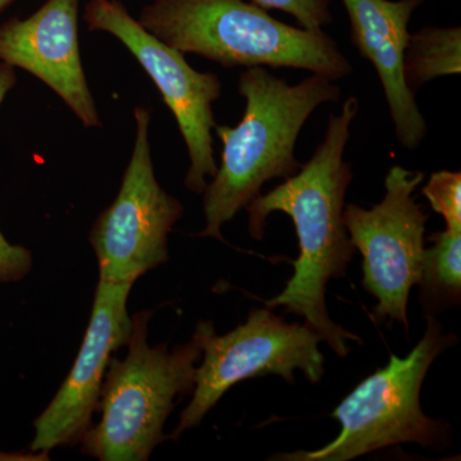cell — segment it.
Returning <instances> with one entry per match:
<instances>
[{
  "label": "cell",
  "mask_w": 461,
  "mask_h": 461,
  "mask_svg": "<svg viewBox=\"0 0 461 461\" xmlns=\"http://www.w3.org/2000/svg\"><path fill=\"white\" fill-rule=\"evenodd\" d=\"M195 333L203 362L173 438L199 426L224 393L244 379L276 375L294 384L300 371L312 384H320L324 375L320 333L306 323H287L267 306L253 309L245 323L226 335H215L212 321H199Z\"/></svg>",
  "instance_id": "cell-6"
},
{
  "label": "cell",
  "mask_w": 461,
  "mask_h": 461,
  "mask_svg": "<svg viewBox=\"0 0 461 461\" xmlns=\"http://www.w3.org/2000/svg\"><path fill=\"white\" fill-rule=\"evenodd\" d=\"M14 0H0V11H3L7 5H11Z\"/></svg>",
  "instance_id": "cell-18"
},
{
  "label": "cell",
  "mask_w": 461,
  "mask_h": 461,
  "mask_svg": "<svg viewBox=\"0 0 461 461\" xmlns=\"http://www.w3.org/2000/svg\"><path fill=\"white\" fill-rule=\"evenodd\" d=\"M423 338L409 353L391 355L387 366L363 379L332 412L341 432L330 444L314 451L276 455L272 460L348 461L388 446L418 444L444 450L450 442L448 426L427 417L420 408V390L430 366L456 336L427 315Z\"/></svg>",
  "instance_id": "cell-5"
},
{
  "label": "cell",
  "mask_w": 461,
  "mask_h": 461,
  "mask_svg": "<svg viewBox=\"0 0 461 461\" xmlns=\"http://www.w3.org/2000/svg\"><path fill=\"white\" fill-rule=\"evenodd\" d=\"M80 0H47L32 16L0 25V60L48 85L80 118L100 127L78 45Z\"/></svg>",
  "instance_id": "cell-11"
},
{
  "label": "cell",
  "mask_w": 461,
  "mask_h": 461,
  "mask_svg": "<svg viewBox=\"0 0 461 461\" xmlns=\"http://www.w3.org/2000/svg\"><path fill=\"white\" fill-rule=\"evenodd\" d=\"M131 159L114 202L99 214L90 242L99 263V280L135 284L168 260V235L182 217L180 200L157 181L149 144L150 111L135 108Z\"/></svg>",
  "instance_id": "cell-8"
},
{
  "label": "cell",
  "mask_w": 461,
  "mask_h": 461,
  "mask_svg": "<svg viewBox=\"0 0 461 461\" xmlns=\"http://www.w3.org/2000/svg\"><path fill=\"white\" fill-rule=\"evenodd\" d=\"M84 20L90 32L115 36L150 76L186 144L190 167L185 187L195 194L204 193L206 177L213 178L218 169L212 131L217 126L213 103L222 94L221 78L213 72L194 69L184 53L145 30L120 0H90Z\"/></svg>",
  "instance_id": "cell-9"
},
{
  "label": "cell",
  "mask_w": 461,
  "mask_h": 461,
  "mask_svg": "<svg viewBox=\"0 0 461 461\" xmlns=\"http://www.w3.org/2000/svg\"><path fill=\"white\" fill-rule=\"evenodd\" d=\"M16 84L14 66L0 63V104ZM32 267V257L27 249L9 244L0 232V282L23 280Z\"/></svg>",
  "instance_id": "cell-16"
},
{
  "label": "cell",
  "mask_w": 461,
  "mask_h": 461,
  "mask_svg": "<svg viewBox=\"0 0 461 461\" xmlns=\"http://www.w3.org/2000/svg\"><path fill=\"white\" fill-rule=\"evenodd\" d=\"M357 112L359 100L348 96L339 114H330L323 140L311 159L245 208L249 233L257 241L263 240L267 220L275 212L290 215L299 239L295 272L285 290L266 302L267 308H285L304 318L339 357H348V341L363 344L362 338L330 320L326 304L327 284L344 277L355 253L344 220L346 193L353 181L345 150Z\"/></svg>",
  "instance_id": "cell-1"
},
{
  "label": "cell",
  "mask_w": 461,
  "mask_h": 461,
  "mask_svg": "<svg viewBox=\"0 0 461 461\" xmlns=\"http://www.w3.org/2000/svg\"><path fill=\"white\" fill-rule=\"evenodd\" d=\"M132 286L99 280L89 327L74 366L35 420L32 451L48 453L59 446L77 444L90 429L111 355L131 338L127 300Z\"/></svg>",
  "instance_id": "cell-10"
},
{
  "label": "cell",
  "mask_w": 461,
  "mask_h": 461,
  "mask_svg": "<svg viewBox=\"0 0 461 461\" xmlns=\"http://www.w3.org/2000/svg\"><path fill=\"white\" fill-rule=\"evenodd\" d=\"M351 26V41L360 57L375 67L397 141L415 150L429 133L426 118L415 94L403 80V53L408 45L409 23L424 0H341Z\"/></svg>",
  "instance_id": "cell-12"
},
{
  "label": "cell",
  "mask_w": 461,
  "mask_h": 461,
  "mask_svg": "<svg viewBox=\"0 0 461 461\" xmlns=\"http://www.w3.org/2000/svg\"><path fill=\"white\" fill-rule=\"evenodd\" d=\"M264 9H278L290 14L300 27L312 32H321L332 23L330 0H251Z\"/></svg>",
  "instance_id": "cell-17"
},
{
  "label": "cell",
  "mask_w": 461,
  "mask_h": 461,
  "mask_svg": "<svg viewBox=\"0 0 461 461\" xmlns=\"http://www.w3.org/2000/svg\"><path fill=\"white\" fill-rule=\"evenodd\" d=\"M420 276V302L427 313L459 305L461 299V230L445 229L429 238Z\"/></svg>",
  "instance_id": "cell-14"
},
{
  "label": "cell",
  "mask_w": 461,
  "mask_h": 461,
  "mask_svg": "<svg viewBox=\"0 0 461 461\" xmlns=\"http://www.w3.org/2000/svg\"><path fill=\"white\" fill-rule=\"evenodd\" d=\"M150 312L132 317L129 353L109 360L98 408L102 418L85 433L84 453L102 461L148 460L162 439L167 418L178 396L195 387L196 363L203 355L199 336L172 351L149 346Z\"/></svg>",
  "instance_id": "cell-4"
},
{
  "label": "cell",
  "mask_w": 461,
  "mask_h": 461,
  "mask_svg": "<svg viewBox=\"0 0 461 461\" xmlns=\"http://www.w3.org/2000/svg\"><path fill=\"white\" fill-rule=\"evenodd\" d=\"M421 194L436 213L444 218L446 229L461 230V173L438 171L430 175Z\"/></svg>",
  "instance_id": "cell-15"
},
{
  "label": "cell",
  "mask_w": 461,
  "mask_h": 461,
  "mask_svg": "<svg viewBox=\"0 0 461 461\" xmlns=\"http://www.w3.org/2000/svg\"><path fill=\"white\" fill-rule=\"evenodd\" d=\"M239 93L247 100L241 121L214 127L223 142L222 162L203 193L205 229L200 238L224 241L223 224L260 195L267 182L295 175L302 167L296 141L306 121L321 105L341 98V89L326 76L312 74L290 85L266 67L245 69Z\"/></svg>",
  "instance_id": "cell-2"
},
{
  "label": "cell",
  "mask_w": 461,
  "mask_h": 461,
  "mask_svg": "<svg viewBox=\"0 0 461 461\" xmlns=\"http://www.w3.org/2000/svg\"><path fill=\"white\" fill-rule=\"evenodd\" d=\"M423 181V172L393 166L381 203L371 209L348 204L344 211L351 244L363 256V287L378 302L373 317L397 321L406 330L409 295L420 285L426 250L429 214L412 196Z\"/></svg>",
  "instance_id": "cell-7"
},
{
  "label": "cell",
  "mask_w": 461,
  "mask_h": 461,
  "mask_svg": "<svg viewBox=\"0 0 461 461\" xmlns=\"http://www.w3.org/2000/svg\"><path fill=\"white\" fill-rule=\"evenodd\" d=\"M461 29L424 27L411 33L403 53L402 74L406 86L417 94L424 85L445 77L460 75Z\"/></svg>",
  "instance_id": "cell-13"
},
{
  "label": "cell",
  "mask_w": 461,
  "mask_h": 461,
  "mask_svg": "<svg viewBox=\"0 0 461 461\" xmlns=\"http://www.w3.org/2000/svg\"><path fill=\"white\" fill-rule=\"evenodd\" d=\"M139 23L181 53L226 68H297L338 81L353 66L323 30L312 32L276 20L245 0H151Z\"/></svg>",
  "instance_id": "cell-3"
}]
</instances>
